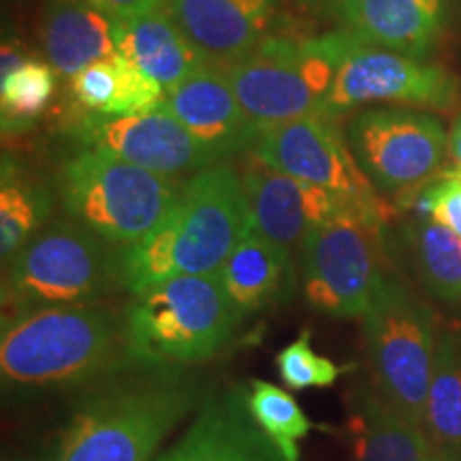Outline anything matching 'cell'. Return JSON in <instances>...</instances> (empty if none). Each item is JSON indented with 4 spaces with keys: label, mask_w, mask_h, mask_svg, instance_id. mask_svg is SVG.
<instances>
[{
    "label": "cell",
    "mask_w": 461,
    "mask_h": 461,
    "mask_svg": "<svg viewBox=\"0 0 461 461\" xmlns=\"http://www.w3.org/2000/svg\"><path fill=\"white\" fill-rule=\"evenodd\" d=\"M252 230L240 173L212 165L194 173L152 233L115 255L118 282L132 295L188 274H212Z\"/></svg>",
    "instance_id": "1"
},
{
    "label": "cell",
    "mask_w": 461,
    "mask_h": 461,
    "mask_svg": "<svg viewBox=\"0 0 461 461\" xmlns=\"http://www.w3.org/2000/svg\"><path fill=\"white\" fill-rule=\"evenodd\" d=\"M197 397V383L180 367H141L82 402L62 431L54 461H154Z\"/></svg>",
    "instance_id": "2"
},
{
    "label": "cell",
    "mask_w": 461,
    "mask_h": 461,
    "mask_svg": "<svg viewBox=\"0 0 461 461\" xmlns=\"http://www.w3.org/2000/svg\"><path fill=\"white\" fill-rule=\"evenodd\" d=\"M241 319L218 272L176 276L132 295L124 310L122 355L140 367L193 366L221 353Z\"/></svg>",
    "instance_id": "3"
},
{
    "label": "cell",
    "mask_w": 461,
    "mask_h": 461,
    "mask_svg": "<svg viewBox=\"0 0 461 461\" xmlns=\"http://www.w3.org/2000/svg\"><path fill=\"white\" fill-rule=\"evenodd\" d=\"M118 342H122V330L95 303L31 310L5 321L3 384L20 391L79 387L112 367Z\"/></svg>",
    "instance_id": "4"
},
{
    "label": "cell",
    "mask_w": 461,
    "mask_h": 461,
    "mask_svg": "<svg viewBox=\"0 0 461 461\" xmlns=\"http://www.w3.org/2000/svg\"><path fill=\"white\" fill-rule=\"evenodd\" d=\"M58 190L75 222L122 248L152 233L180 197L171 177L88 148L65 165Z\"/></svg>",
    "instance_id": "5"
},
{
    "label": "cell",
    "mask_w": 461,
    "mask_h": 461,
    "mask_svg": "<svg viewBox=\"0 0 461 461\" xmlns=\"http://www.w3.org/2000/svg\"><path fill=\"white\" fill-rule=\"evenodd\" d=\"M348 32L339 31L308 41L265 39L224 68L235 95L255 124L325 115Z\"/></svg>",
    "instance_id": "6"
},
{
    "label": "cell",
    "mask_w": 461,
    "mask_h": 461,
    "mask_svg": "<svg viewBox=\"0 0 461 461\" xmlns=\"http://www.w3.org/2000/svg\"><path fill=\"white\" fill-rule=\"evenodd\" d=\"M363 339L378 395L423 429L434 370V314L400 282L384 278L363 314Z\"/></svg>",
    "instance_id": "7"
},
{
    "label": "cell",
    "mask_w": 461,
    "mask_h": 461,
    "mask_svg": "<svg viewBox=\"0 0 461 461\" xmlns=\"http://www.w3.org/2000/svg\"><path fill=\"white\" fill-rule=\"evenodd\" d=\"M118 282L107 241L82 224L58 221L32 235L14 257L5 305L15 316L56 305L92 303Z\"/></svg>",
    "instance_id": "8"
},
{
    "label": "cell",
    "mask_w": 461,
    "mask_h": 461,
    "mask_svg": "<svg viewBox=\"0 0 461 461\" xmlns=\"http://www.w3.org/2000/svg\"><path fill=\"white\" fill-rule=\"evenodd\" d=\"M380 212L346 205L321 222L302 250L305 302L331 319H355L370 310L380 282Z\"/></svg>",
    "instance_id": "9"
},
{
    "label": "cell",
    "mask_w": 461,
    "mask_h": 461,
    "mask_svg": "<svg viewBox=\"0 0 461 461\" xmlns=\"http://www.w3.org/2000/svg\"><path fill=\"white\" fill-rule=\"evenodd\" d=\"M357 163L383 193H406L428 184L448 152V135L428 113L367 109L348 126Z\"/></svg>",
    "instance_id": "10"
},
{
    "label": "cell",
    "mask_w": 461,
    "mask_h": 461,
    "mask_svg": "<svg viewBox=\"0 0 461 461\" xmlns=\"http://www.w3.org/2000/svg\"><path fill=\"white\" fill-rule=\"evenodd\" d=\"M457 95V79L442 67L370 45L348 32L336 82L327 96L325 115L333 118L380 101L448 109L455 105Z\"/></svg>",
    "instance_id": "11"
},
{
    "label": "cell",
    "mask_w": 461,
    "mask_h": 461,
    "mask_svg": "<svg viewBox=\"0 0 461 461\" xmlns=\"http://www.w3.org/2000/svg\"><path fill=\"white\" fill-rule=\"evenodd\" d=\"M252 152L274 169L330 190L348 205L380 212L376 188L331 115H308L265 126Z\"/></svg>",
    "instance_id": "12"
},
{
    "label": "cell",
    "mask_w": 461,
    "mask_h": 461,
    "mask_svg": "<svg viewBox=\"0 0 461 461\" xmlns=\"http://www.w3.org/2000/svg\"><path fill=\"white\" fill-rule=\"evenodd\" d=\"M77 135L88 149L112 154L165 177L218 165L165 105L124 115L88 113L79 122Z\"/></svg>",
    "instance_id": "13"
},
{
    "label": "cell",
    "mask_w": 461,
    "mask_h": 461,
    "mask_svg": "<svg viewBox=\"0 0 461 461\" xmlns=\"http://www.w3.org/2000/svg\"><path fill=\"white\" fill-rule=\"evenodd\" d=\"M240 177L250 207L252 230L291 252L303 250L308 235L348 205L330 190L274 169L255 152H248Z\"/></svg>",
    "instance_id": "14"
},
{
    "label": "cell",
    "mask_w": 461,
    "mask_h": 461,
    "mask_svg": "<svg viewBox=\"0 0 461 461\" xmlns=\"http://www.w3.org/2000/svg\"><path fill=\"white\" fill-rule=\"evenodd\" d=\"M163 105L216 163L240 152H252L261 126L250 120L221 67L190 75L165 95Z\"/></svg>",
    "instance_id": "15"
},
{
    "label": "cell",
    "mask_w": 461,
    "mask_h": 461,
    "mask_svg": "<svg viewBox=\"0 0 461 461\" xmlns=\"http://www.w3.org/2000/svg\"><path fill=\"white\" fill-rule=\"evenodd\" d=\"M154 461H285L248 408V391L210 395L171 448Z\"/></svg>",
    "instance_id": "16"
},
{
    "label": "cell",
    "mask_w": 461,
    "mask_h": 461,
    "mask_svg": "<svg viewBox=\"0 0 461 461\" xmlns=\"http://www.w3.org/2000/svg\"><path fill=\"white\" fill-rule=\"evenodd\" d=\"M167 7L212 65L227 67L265 41L276 0H167Z\"/></svg>",
    "instance_id": "17"
},
{
    "label": "cell",
    "mask_w": 461,
    "mask_h": 461,
    "mask_svg": "<svg viewBox=\"0 0 461 461\" xmlns=\"http://www.w3.org/2000/svg\"><path fill=\"white\" fill-rule=\"evenodd\" d=\"M344 31L378 48L420 58L434 45L447 0H327Z\"/></svg>",
    "instance_id": "18"
},
{
    "label": "cell",
    "mask_w": 461,
    "mask_h": 461,
    "mask_svg": "<svg viewBox=\"0 0 461 461\" xmlns=\"http://www.w3.org/2000/svg\"><path fill=\"white\" fill-rule=\"evenodd\" d=\"M122 20L79 0H45L41 43L50 67L65 77L120 56Z\"/></svg>",
    "instance_id": "19"
},
{
    "label": "cell",
    "mask_w": 461,
    "mask_h": 461,
    "mask_svg": "<svg viewBox=\"0 0 461 461\" xmlns=\"http://www.w3.org/2000/svg\"><path fill=\"white\" fill-rule=\"evenodd\" d=\"M120 56L165 92L176 88L190 75L214 67L186 37L167 3L148 14L122 20Z\"/></svg>",
    "instance_id": "20"
},
{
    "label": "cell",
    "mask_w": 461,
    "mask_h": 461,
    "mask_svg": "<svg viewBox=\"0 0 461 461\" xmlns=\"http://www.w3.org/2000/svg\"><path fill=\"white\" fill-rule=\"evenodd\" d=\"M218 274L224 293L241 316L288 303L299 282L293 252L255 230L233 248Z\"/></svg>",
    "instance_id": "21"
},
{
    "label": "cell",
    "mask_w": 461,
    "mask_h": 461,
    "mask_svg": "<svg viewBox=\"0 0 461 461\" xmlns=\"http://www.w3.org/2000/svg\"><path fill=\"white\" fill-rule=\"evenodd\" d=\"M348 429L355 461H445L423 429L370 389L350 395Z\"/></svg>",
    "instance_id": "22"
},
{
    "label": "cell",
    "mask_w": 461,
    "mask_h": 461,
    "mask_svg": "<svg viewBox=\"0 0 461 461\" xmlns=\"http://www.w3.org/2000/svg\"><path fill=\"white\" fill-rule=\"evenodd\" d=\"M75 101L90 113L124 115L163 105L167 92L122 56L96 62L71 77Z\"/></svg>",
    "instance_id": "23"
},
{
    "label": "cell",
    "mask_w": 461,
    "mask_h": 461,
    "mask_svg": "<svg viewBox=\"0 0 461 461\" xmlns=\"http://www.w3.org/2000/svg\"><path fill=\"white\" fill-rule=\"evenodd\" d=\"M423 431L445 461H461V353L453 336L436 344Z\"/></svg>",
    "instance_id": "24"
},
{
    "label": "cell",
    "mask_w": 461,
    "mask_h": 461,
    "mask_svg": "<svg viewBox=\"0 0 461 461\" xmlns=\"http://www.w3.org/2000/svg\"><path fill=\"white\" fill-rule=\"evenodd\" d=\"M248 408L285 461H299V440L312 429V420L305 417L295 397L265 380H252L248 391Z\"/></svg>",
    "instance_id": "25"
},
{
    "label": "cell",
    "mask_w": 461,
    "mask_h": 461,
    "mask_svg": "<svg viewBox=\"0 0 461 461\" xmlns=\"http://www.w3.org/2000/svg\"><path fill=\"white\" fill-rule=\"evenodd\" d=\"M412 244L420 278L429 291L447 302L461 299L459 235L434 221H423L412 230Z\"/></svg>",
    "instance_id": "26"
},
{
    "label": "cell",
    "mask_w": 461,
    "mask_h": 461,
    "mask_svg": "<svg viewBox=\"0 0 461 461\" xmlns=\"http://www.w3.org/2000/svg\"><path fill=\"white\" fill-rule=\"evenodd\" d=\"M54 88V68L34 60L24 62L15 73L3 79L0 86L3 132L31 129L48 107Z\"/></svg>",
    "instance_id": "27"
},
{
    "label": "cell",
    "mask_w": 461,
    "mask_h": 461,
    "mask_svg": "<svg viewBox=\"0 0 461 461\" xmlns=\"http://www.w3.org/2000/svg\"><path fill=\"white\" fill-rule=\"evenodd\" d=\"M50 214L48 194L20 182L7 167L3 171L0 188V255L5 261L14 258L20 248L41 230V222Z\"/></svg>",
    "instance_id": "28"
},
{
    "label": "cell",
    "mask_w": 461,
    "mask_h": 461,
    "mask_svg": "<svg viewBox=\"0 0 461 461\" xmlns=\"http://www.w3.org/2000/svg\"><path fill=\"white\" fill-rule=\"evenodd\" d=\"M276 367L286 387L293 391L331 387L344 372L353 370L350 366L339 367L331 359L316 353L312 348V333L308 330L299 333L286 348L276 355Z\"/></svg>",
    "instance_id": "29"
},
{
    "label": "cell",
    "mask_w": 461,
    "mask_h": 461,
    "mask_svg": "<svg viewBox=\"0 0 461 461\" xmlns=\"http://www.w3.org/2000/svg\"><path fill=\"white\" fill-rule=\"evenodd\" d=\"M420 210L442 227L451 229L461 238V177L448 171L440 182L425 188L419 201Z\"/></svg>",
    "instance_id": "30"
},
{
    "label": "cell",
    "mask_w": 461,
    "mask_h": 461,
    "mask_svg": "<svg viewBox=\"0 0 461 461\" xmlns=\"http://www.w3.org/2000/svg\"><path fill=\"white\" fill-rule=\"evenodd\" d=\"M79 3L92 5V7H99L107 14L118 17V20H131L148 11L160 7L167 0H79Z\"/></svg>",
    "instance_id": "31"
},
{
    "label": "cell",
    "mask_w": 461,
    "mask_h": 461,
    "mask_svg": "<svg viewBox=\"0 0 461 461\" xmlns=\"http://www.w3.org/2000/svg\"><path fill=\"white\" fill-rule=\"evenodd\" d=\"M22 48L15 41H5L3 43V62H0V82L7 79L11 73H15L24 62H28L24 56H22Z\"/></svg>",
    "instance_id": "32"
},
{
    "label": "cell",
    "mask_w": 461,
    "mask_h": 461,
    "mask_svg": "<svg viewBox=\"0 0 461 461\" xmlns=\"http://www.w3.org/2000/svg\"><path fill=\"white\" fill-rule=\"evenodd\" d=\"M448 154L455 160V167H461V115L448 135Z\"/></svg>",
    "instance_id": "33"
},
{
    "label": "cell",
    "mask_w": 461,
    "mask_h": 461,
    "mask_svg": "<svg viewBox=\"0 0 461 461\" xmlns=\"http://www.w3.org/2000/svg\"><path fill=\"white\" fill-rule=\"evenodd\" d=\"M20 461H32V459H20Z\"/></svg>",
    "instance_id": "34"
},
{
    "label": "cell",
    "mask_w": 461,
    "mask_h": 461,
    "mask_svg": "<svg viewBox=\"0 0 461 461\" xmlns=\"http://www.w3.org/2000/svg\"><path fill=\"white\" fill-rule=\"evenodd\" d=\"M9 3H15V0H9Z\"/></svg>",
    "instance_id": "35"
}]
</instances>
